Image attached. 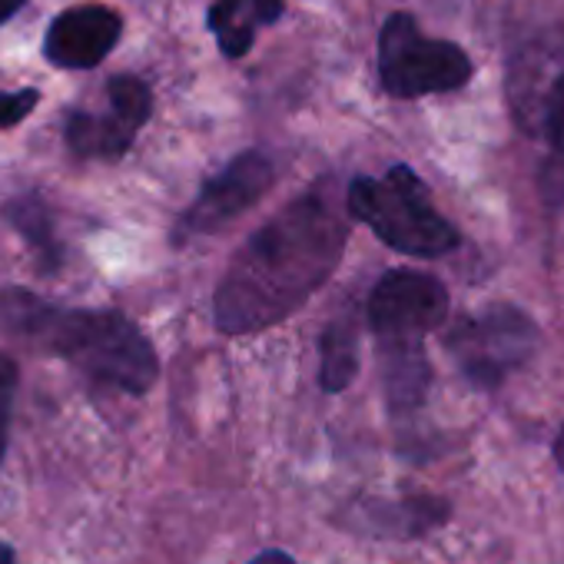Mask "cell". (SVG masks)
I'll return each mask as SVG.
<instances>
[{"instance_id": "obj_20", "label": "cell", "mask_w": 564, "mask_h": 564, "mask_svg": "<svg viewBox=\"0 0 564 564\" xmlns=\"http://www.w3.org/2000/svg\"><path fill=\"white\" fill-rule=\"evenodd\" d=\"M249 564H300L290 551H282V547H262Z\"/></svg>"}, {"instance_id": "obj_2", "label": "cell", "mask_w": 564, "mask_h": 564, "mask_svg": "<svg viewBox=\"0 0 564 564\" xmlns=\"http://www.w3.org/2000/svg\"><path fill=\"white\" fill-rule=\"evenodd\" d=\"M0 333L64 359L104 389L147 395L160 379L153 343L117 310H61L31 290H0Z\"/></svg>"}, {"instance_id": "obj_9", "label": "cell", "mask_w": 564, "mask_h": 564, "mask_svg": "<svg viewBox=\"0 0 564 564\" xmlns=\"http://www.w3.org/2000/svg\"><path fill=\"white\" fill-rule=\"evenodd\" d=\"M564 77V28H541L508 57V104L521 130L544 137L557 80Z\"/></svg>"}, {"instance_id": "obj_11", "label": "cell", "mask_w": 564, "mask_h": 564, "mask_svg": "<svg viewBox=\"0 0 564 564\" xmlns=\"http://www.w3.org/2000/svg\"><path fill=\"white\" fill-rule=\"evenodd\" d=\"M452 514V505L432 491L399 495V498H362L359 505L346 508V528L366 538L386 541H412L425 538L429 531L442 528Z\"/></svg>"}, {"instance_id": "obj_13", "label": "cell", "mask_w": 564, "mask_h": 564, "mask_svg": "<svg viewBox=\"0 0 564 564\" xmlns=\"http://www.w3.org/2000/svg\"><path fill=\"white\" fill-rule=\"evenodd\" d=\"M359 376V326L349 316H339L319 336V386L329 395L346 392Z\"/></svg>"}, {"instance_id": "obj_15", "label": "cell", "mask_w": 564, "mask_h": 564, "mask_svg": "<svg viewBox=\"0 0 564 564\" xmlns=\"http://www.w3.org/2000/svg\"><path fill=\"white\" fill-rule=\"evenodd\" d=\"M209 31L219 44V51L229 61H239L252 51V37H256V8L252 0H213L209 8Z\"/></svg>"}, {"instance_id": "obj_3", "label": "cell", "mask_w": 564, "mask_h": 564, "mask_svg": "<svg viewBox=\"0 0 564 564\" xmlns=\"http://www.w3.org/2000/svg\"><path fill=\"white\" fill-rule=\"evenodd\" d=\"M346 209L402 256L435 259L458 246L455 226L432 206L425 183L405 163L386 176H359L346 189Z\"/></svg>"}, {"instance_id": "obj_22", "label": "cell", "mask_w": 564, "mask_h": 564, "mask_svg": "<svg viewBox=\"0 0 564 564\" xmlns=\"http://www.w3.org/2000/svg\"><path fill=\"white\" fill-rule=\"evenodd\" d=\"M554 462H557V468H561V475H564V429H561L557 438H554Z\"/></svg>"}, {"instance_id": "obj_18", "label": "cell", "mask_w": 564, "mask_h": 564, "mask_svg": "<svg viewBox=\"0 0 564 564\" xmlns=\"http://www.w3.org/2000/svg\"><path fill=\"white\" fill-rule=\"evenodd\" d=\"M544 137L551 140V147H554V153L561 156V163H564V77L557 80V87H554V97H551V110H547V130H544Z\"/></svg>"}, {"instance_id": "obj_21", "label": "cell", "mask_w": 564, "mask_h": 564, "mask_svg": "<svg viewBox=\"0 0 564 564\" xmlns=\"http://www.w3.org/2000/svg\"><path fill=\"white\" fill-rule=\"evenodd\" d=\"M28 4V0H0V24H4V21H11L21 8Z\"/></svg>"}, {"instance_id": "obj_8", "label": "cell", "mask_w": 564, "mask_h": 564, "mask_svg": "<svg viewBox=\"0 0 564 564\" xmlns=\"http://www.w3.org/2000/svg\"><path fill=\"white\" fill-rule=\"evenodd\" d=\"M272 180H275L272 156L259 150L239 153L223 173H216L199 189L193 206L180 216L173 229V242H186L193 236H209V232L226 229L232 219H239L246 209H252L265 196Z\"/></svg>"}, {"instance_id": "obj_19", "label": "cell", "mask_w": 564, "mask_h": 564, "mask_svg": "<svg viewBox=\"0 0 564 564\" xmlns=\"http://www.w3.org/2000/svg\"><path fill=\"white\" fill-rule=\"evenodd\" d=\"M252 8H256L259 24H275L282 18V11H286L282 0H252Z\"/></svg>"}, {"instance_id": "obj_4", "label": "cell", "mask_w": 564, "mask_h": 564, "mask_svg": "<svg viewBox=\"0 0 564 564\" xmlns=\"http://www.w3.org/2000/svg\"><path fill=\"white\" fill-rule=\"evenodd\" d=\"M538 346V326L518 306H485L462 316L445 333V349L458 372L475 389H498L514 369H521Z\"/></svg>"}, {"instance_id": "obj_5", "label": "cell", "mask_w": 564, "mask_h": 564, "mask_svg": "<svg viewBox=\"0 0 564 564\" xmlns=\"http://www.w3.org/2000/svg\"><path fill=\"white\" fill-rule=\"evenodd\" d=\"M379 77L399 100L462 90L471 80L468 54L452 41L425 37L412 14H392L379 34Z\"/></svg>"}, {"instance_id": "obj_12", "label": "cell", "mask_w": 564, "mask_h": 564, "mask_svg": "<svg viewBox=\"0 0 564 564\" xmlns=\"http://www.w3.org/2000/svg\"><path fill=\"white\" fill-rule=\"evenodd\" d=\"M382 386L389 399V412L395 419H412L432 389V366L425 359L422 339H389L379 343Z\"/></svg>"}, {"instance_id": "obj_17", "label": "cell", "mask_w": 564, "mask_h": 564, "mask_svg": "<svg viewBox=\"0 0 564 564\" xmlns=\"http://www.w3.org/2000/svg\"><path fill=\"white\" fill-rule=\"evenodd\" d=\"M41 104V90L28 87L18 94H0V130H11L18 123H24Z\"/></svg>"}, {"instance_id": "obj_16", "label": "cell", "mask_w": 564, "mask_h": 564, "mask_svg": "<svg viewBox=\"0 0 564 564\" xmlns=\"http://www.w3.org/2000/svg\"><path fill=\"white\" fill-rule=\"evenodd\" d=\"M18 362L0 352V465L8 458L11 448V419H14V399H18Z\"/></svg>"}, {"instance_id": "obj_23", "label": "cell", "mask_w": 564, "mask_h": 564, "mask_svg": "<svg viewBox=\"0 0 564 564\" xmlns=\"http://www.w3.org/2000/svg\"><path fill=\"white\" fill-rule=\"evenodd\" d=\"M0 564H18V554H14V547L0 538Z\"/></svg>"}, {"instance_id": "obj_10", "label": "cell", "mask_w": 564, "mask_h": 564, "mask_svg": "<svg viewBox=\"0 0 564 564\" xmlns=\"http://www.w3.org/2000/svg\"><path fill=\"white\" fill-rule=\"evenodd\" d=\"M123 18L104 4H80L54 18L44 37V57L61 70H94L120 44Z\"/></svg>"}, {"instance_id": "obj_1", "label": "cell", "mask_w": 564, "mask_h": 564, "mask_svg": "<svg viewBox=\"0 0 564 564\" xmlns=\"http://www.w3.org/2000/svg\"><path fill=\"white\" fill-rule=\"evenodd\" d=\"M349 239L346 216L326 183L259 226L223 272L213 319L226 336H249L290 319L336 272Z\"/></svg>"}, {"instance_id": "obj_6", "label": "cell", "mask_w": 564, "mask_h": 564, "mask_svg": "<svg viewBox=\"0 0 564 564\" xmlns=\"http://www.w3.org/2000/svg\"><path fill=\"white\" fill-rule=\"evenodd\" d=\"M110 113L74 110L64 123V140L80 160H123L153 113V90L133 77L117 74L107 80Z\"/></svg>"}, {"instance_id": "obj_14", "label": "cell", "mask_w": 564, "mask_h": 564, "mask_svg": "<svg viewBox=\"0 0 564 564\" xmlns=\"http://www.w3.org/2000/svg\"><path fill=\"white\" fill-rule=\"evenodd\" d=\"M8 223L28 239V246L34 249L41 269L47 272H57L61 262H64V249L57 242V232H54V219H51V209L44 203L41 193H24V196H14L8 206Z\"/></svg>"}, {"instance_id": "obj_7", "label": "cell", "mask_w": 564, "mask_h": 564, "mask_svg": "<svg viewBox=\"0 0 564 564\" xmlns=\"http://www.w3.org/2000/svg\"><path fill=\"white\" fill-rule=\"evenodd\" d=\"M448 316V290L429 272L392 269L369 296V329L376 343L425 339Z\"/></svg>"}]
</instances>
